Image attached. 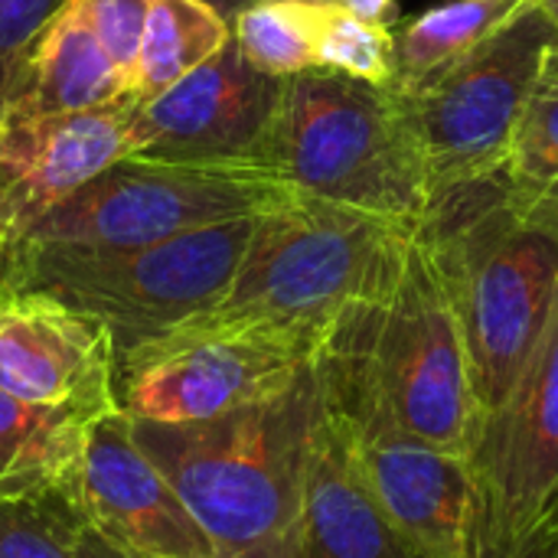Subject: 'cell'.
<instances>
[{
    "mask_svg": "<svg viewBox=\"0 0 558 558\" xmlns=\"http://www.w3.org/2000/svg\"><path fill=\"white\" fill-rule=\"evenodd\" d=\"M415 239L458 314L484 422L517 386L556 311V199L504 163L432 190Z\"/></svg>",
    "mask_w": 558,
    "mask_h": 558,
    "instance_id": "1",
    "label": "cell"
},
{
    "mask_svg": "<svg viewBox=\"0 0 558 558\" xmlns=\"http://www.w3.org/2000/svg\"><path fill=\"white\" fill-rule=\"evenodd\" d=\"M330 409L324 363L284 392L206 422H131L209 533L216 558H304V500L314 441Z\"/></svg>",
    "mask_w": 558,
    "mask_h": 558,
    "instance_id": "2",
    "label": "cell"
},
{
    "mask_svg": "<svg viewBox=\"0 0 558 558\" xmlns=\"http://www.w3.org/2000/svg\"><path fill=\"white\" fill-rule=\"evenodd\" d=\"M333 402L360 425L471 458L481 409L451 298L412 235L389 288L356 304L320 353Z\"/></svg>",
    "mask_w": 558,
    "mask_h": 558,
    "instance_id": "3",
    "label": "cell"
},
{
    "mask_svg": "<svg viewBox=\"0 0 558 558\" xmlns=\"http://www.w3.org/2000/svg\"><path fill=\"white\" fill-rule=\"evenodd\" d=\"M415 226L298 190L258 213L222 301L173 330L275 333L324 350L356 304L392 284Z\"/></svg>",
    "mask_w": 558,
    "mask_h": 558,
    "instance_id": "4",
    "label": "cell"
},
{
    "mask_svg": "<svg viewBox=\"0 0 558 558\" xmlns=\"http://www.w3.org/2000/svg\"><path fill=\"white\" fill-rule=\"evenodd\" d=\"M245 163L301 193L399 222H418L432 196L409 95L324 65L281 78Z\"/></svg>",
    "mask_w": 558,
    "mask_h": 558,
    "instance_id": "5",
    "label": "cell"
},
{
    "mask_svg": "<svg viewBox=\"0 0 558 558\" xmlns=\"http://www.w3.org/2000/svg\"><path fill=\"white\" fill-rule=\"evenodd\" d=\"M255 219H229L144 248L16 242L3 248V288L49 294L95 317L108 327L118 360L222 301Z\"/></svg>",
    "mask_w": 558,
    "mask_h": 558,
    "instance_id": "6",
    "label": "cell"
},
{
    "mask_svg": "<svg viewBox=\"0 0 558 558\" xmlns=\"http://www.w3.org/2000/svg\"><path fill=\"white\" fill-rule=\"evenodd\" d=\"M298 190L242 160H173L131 154L59 203L20 242L144 248L173 235L258 216Z\"/></svg>",
    "mask_w": 558,
    "mask_h": 558,
    "instance_id": "7",
    "label": "cell"
},
{
    "mask_svg": "<svg viewBox=\"0 0 558 558\" xmlns=\"http://www.w3.org/2000/svg\"><path fill=\"white\" fill-rule=\"evenodd\" d=\"M556 52V23L536 0H526L494 36L409 95L428 190L507 163L533 85Z\"/></svg>",
    "mask_w": 558,
    "mask_h": 558,
    "instance_id": "8",
    "label": "cell"
},
{
    "mask_svg": "<svg viewBox=\"0 0 558 558\" xmlns=\"http://www.w3.org/2000/svg\"><path fill=\"white\" fill-rule=\"evenodd\" d=\"M320 353L275 333L170 330L114 360V402L141 422H206L284 392Z\"/></svg>",
    "mask_w": 558,
    "mask_h": 558,
    "instance_id": "9",
    "label": "cell"
},
{
    "mask_svg": "<svg viewBox=\"0 0 558 558\" xmlns=\"http://www.w3.org/2000/svg\"><path fill=\"white\" fill-rule=\"evenodd\" d=\"M490 558H533L558 526V301L510 396L468 458Z\"/></svg>",
    "mask_w": 558,
    "mask_h": 558,
    "instance_id": "10",
    "label": "cell"
},
{
    "mask_svg": "<svg viewBox=\"0 0 558 558\" xmlns=\"http://www.w3.org/2000/svg\"><path fill=\"white\" fill-rule=\"evenodd\" d=\"M134 111L137 101L121 98L72 114L3 121L0 252L26 239L33 226L101 170L137 154Z\"/></svg>",
    "mask_w": 558,
    "mask_h": 558,
    "instance_id": "11",
    "label": "cell"
},
{
    "mask_svg": "<svg viewBox=\"0 0 558 558\" xmlns=\"http://www.w3.org/2000/svg\"><path fill=\"white\" fill-rule=\"evenodd\" d=\"M281 78L258 72L235 36L163 95L137 105V154L173 160H242L265 131Z\"/></svg>",
    "mask_w": 558,
    "mask_h": 558,
    "instance_id": "12",
    "label": "cell"
},
{
    "mask_svg": "<svg viewBox=\"0 0 558 558\" xmlns=\"http://www.w3.org/2000/svg\"><path fill=\"white\" fill-rule=\"evenodd\" d=\"M78 497L85 520L144 558H216V546L167 474L141 451L121 409L88 428Z\"/></svg>",
    "mask_w": 558,
    "mask_h": 558,
    "instance_id": "13",
    "label": "cell"
},
{
    "mask_svg": "<svg viewBox=\"0 0 558 558\" xmlns=\"http://www.w3.org/2000/svg\"><path fill=\"white\" fill-rule=\"evenodd\" d=\"M0 389L33 405L118 409L108 327L49 294L3 291Z\"/></svg>",
    "mask_w": 558,
    "mask_h": 558,
    "instance_id": "14",
    "label": "cell"
},
{
    "mask_svg": "<svg viewBox=\"0 0 558 558\" xmlns=\"http://www.w3.org/2000/svg\"><path fill=\"white\" fill-rule=\"evenodd\" d=\"M350 432L376 497L422 558H490L468 458L432 451L353 418Z\"/></svg>",
    "mask_w": 558,
    "mask_h": 558,
    "instance_id": "15",
    "label": "cell"
},
{
    "mask_svg": "<svg viewBox=\"0 0 558 558\" xmlns=\"http://www.w3.org/2000/svg\"><path fill=\"white\" fill-rule=\"evenodd\" d=\"M304 558H422L376 497L333 396L307 474Z\"/></svg>",
    "mask_w": 558,
    "mask_h": 558,
    "instance_id": "16",
    "label": "cell"
},
{
    "mask_svg": "<svg viewBox=\"0 0 558 558\" xmlns=\"http://www.w3.org/2000/svg\"><path fill=\"white\" fill-rule=\"evenodd\" d=\"M128 98V82L108 59L78 0H69L23 49L0 98L3 121L49 118Z\"/></svg>",
    "mask_w": 558,
    "mask_h": 558,
    "instance_id": "17",
    "label": "cell"
},
{
    "mask_svg": "<svg viewBox=\"0 0 558 558\" xmlns=\"http://www.w3.org/2000/svg\"><path fill=\"white\" fill-rule=\"evenodd\" d=\"M105 412L85 405H33L0 389V500L82 504L85 441L92 422Z\"/></svg>",
    "mask_w": 558,
    "mask_h": 558,
    "instance_id": "18",
    "label": "cell"
},
{
    "mask_svg": "<svg viewBox=\"0 0 558 558\" xmlns=\"http://www.w3.org/2000/svg\"><path fill=\"white\" fill-rule=\"evenodd\" d=\"M232 39V23L206 0H150L128 98L144 105L173 88Z\"/></svg>",
    "mask_w": 558,
    "mask_h": 558,
    "instance_id": "19",
    "label": "cell"
},
{
    "mask_svg": "<svg viewBox=\"0 0 558 558\" xmlns=\"http://www.w3.org/2000/svg\"><path fill=\"white\" fill-rule=\"evenodd\" d=\"M526 0H448L402 26L396 36L392 85L405 95L425 88L494 36Z\"/></svg>",
    "mask_w": 558,
    "mask_h": 558,
    "instance_id": "20",
    "label": "cell"
},
{
    "mask_svg": "<svg viewBox=\"0 0 558 558\" xmlns=\"http://www.w3.org/2000/svg\"><path fill=\"white\" fill-rule=\"evenodd\" d=\"M333 3L255 0L232 20V36L245 59L275 78L317 65V39Z\"/></svg>",
    "mask_w": 558,
    "mask_h": 558,
    "instance_id": "21",
    "label": "cell"
},
{
    "mask_svg": "<svg viewBox=\"0 0 558 558\" xmlns=\"http://www.w3.org/2000/svg\"><path fill=\"white\" fill-rule=\"evenodd\" d=\"M85 523L75 500H0V558H78Z\"/></svg>",
    "mask_w": 558,
    "mask_h": 558,
    "instance_id": "22",
    "label": "cell"
},
{
    "mask_svg": "<svg viewBox=\"0 0 558 558\" xmlns=\"http://www.w3.org/2000/svg\"><path fill=\"white\" fill-rule=\"evenodd\" d=\"M507 170L530 186H546L558 177V52L549 56L533 85L513 134Z\"/></svg>",
    "mask_w": 558,
    "mask_h": 558,
    "instance_id": "23",
    "label": "cell"
},
{
    "mask_svg": "<svg viewBox=\"0 0 558 558\" xmlns=\"http://www.w3.org/2000/svg\"><path fill=\"white\" fill-rule=\"evenodd\" d=\"M392 62L396 36L386 23H369L340 7H330L317 39V65L369 82H392Z\"/></svg>",
    "mask_w": 558,
    "mask_h": 558,
    "instance_id": "24",
    "label": "cell"
},
{
    "mask_svg": "<svg viewBox=\"0 0 558 558\" xmlns=\"http://www.w3.org/2000/svg\"><path fill=\"white\" fill-rule=\"evenodd\" d=\"M85 23L92 26L95 39L108 52V59L118 65L124 82L131 85V72L141 52L144 26L150 0H78Z\"/></svg>",
    "mask_w": 558,
    "mask_h": 558,
    "instance_id": "25",
    "label": "cell"
},
{
    "mask_svg": "<svg viewBox=\"0 0 558 558\" xmlns=\"http://www.w3.org/2000/svg\"><path fill=\"white\" fill-rule=\"evenodd\" d=\"M69 0H0V98L23 49Z\"/></svg>",
    "mask_w": 558,
    "mask_h": 558,
    "instance_id": "26",
    "label": "cell"
},
{
    "mask_svg": "<svg viewBox=\"0 0 558 558\" xmlns=\"http://www.w3.org/2000/svg\"><path fill=\"white\" fill-rule=\"evenodd\" d=\"M75 556L78 558H144L137 553H131L128 546L114 543L111 536H105L98 526L85 523L75 536Z\"/></svg>",
    "mask_w": 558,
    "mask_h": 558,
    "instance_id": "27",
    "label": "cell"
},
{
    "mask_svg": "<svg viewBox=\"0 0 558 558\" xmlns=\"http://www.w3.org/2000/svg\"><path fill=\"white\" fill-rule=\"evenodd\" d=\"M333 7H340V10H347V13L360 16V20H369V23H386L396 0H333Z\"/></svg>",
    "mask_w": 558,
    "mask_h": 558,
    "instance_id": "28",
    "label": "cell"
},
{
    "mask_svg": "<svg viewBox=\"0 0 558 558\" xmlns=\"http://www.w3.org/2000/svg\"><path fill=\"white\" fill-rule=\"evenodd\" d=\"M206 3H213V7H216L229 23H232V20H235L245 7H252L255 0H206Z\"/></svg>",
    "mask_w": 558,
    "mask_h": 558,
    "instance_id": "29",
    "label": "cell"
},
{
    "mask_svg": "<svg viewBox=\"0 0 558 558\" xmlns=\"http://www.w3.org/2000/svg\"><path fill=\"white\" fill-rule=\"evenodd\" d=\"M546 13H549V20L556 23V29H558V0H536Z\"/></svg>",
    "mask_w": 558,
    "mask_h": 558,
    "instance_id": "30",
    "label": "cell"
},
{
    "mask_svg": "<svg viewBox=\"0 0 558 558\" xmlns=\"http://www.w3.org/2000/svg\"><path fill=\"white\" fill-rule=\"evenodd\" d=\"M543 190H546V193H549V196L556 199V206H558V177H556V180H553V183H546Z\"/></svg>",
    "mask_w": 558,
    "mask_h": 558,
    "instance_id": "31",
    "label": "cell"
},
{
    "mask_svg": "<svg viewBox=\"0 0 558 558\" xmlns=\"http://www.w3.org/2000/svg\"><path fill=\"white\" fill-rule=\"evenodd\" d=\"M3 291L7 288H3V252H0V298H3Z\"/></svg>",
    "mask_w": 558,
    "mask_h": 558,
    "instance_id": "32",
    "label": "cell"
},
{
    "mask_svg": "<svg viewBox=\"0 0 558 558\" xmlns=\"http://www.w3.org/2000/svg\"><path fill=\"white\" fill-rule=\"evenodd\" d=\"M0 137H3V108H0Z\"/></svg>",
    "mask_w": 558,
    "mask_h": 558,
    "instance_id": "33",
    "label": "cell"
},
{
    "mask_svg": "<svg viewBox=\"0 0 558 558\" xmlns=\"http://www.w3.org/2000/svg\"><path fill=\"white\" fill-rule=\"evenodd\" d=\"M307 3H333V0H307Z\"/></svg>",
    "mask_w": 558,
    "mask_h": 558,
    "instance_id": "34",
    "label": "cell"
},
{
    "mask_svg": "<svg viewBox=\"0 0 558 558\" xmlns=\"http://www.w3.org/2000/svg\"><path fill=\"white\" fill-rule=\"evenodd\" d=\"M553 543H556V553H558V526H556V536H553Z\"/></svg>",
    "mask_w": 558,
    "mask_h": 558,
    "instance_id": "35",
    "label": "cell"
}]
</instances>
